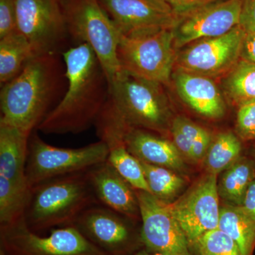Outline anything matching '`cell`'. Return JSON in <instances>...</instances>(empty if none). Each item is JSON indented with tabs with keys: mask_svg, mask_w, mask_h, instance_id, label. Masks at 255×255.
<instances>
[{
	"mask_svg": "<svg viewBox=\"0 0 255 255\" xmlns=\"http://www.w3.org/2000/svg\"><path fill=\"white\" fill-rule=\"evenodd\" d=\"M236 128L238 135L243 140H255V102L240 107Z\"/></svg>",
	"mask_w": 255,
	"mask_h": 255,
	"instance_id": "f1b7e54d",
	"label": "cell"
},
{
	"mask_svg": "<svg viewBox=\"0 0 255 255\" xmlns=\"http://www.w3.org/2000/svg\"><path fill=\"white\" fill-rule=\"evenodd\" d=\"M36 130L28 139L26 173L30 189L53 178L88 170L108 158V147L102 140L79 148H63L46 143Z\"/></svg>",
	"mask_w": 255,
	"mask_h": 255,
	"instance_id": "ba28073f",
	"label": "cell"
},
{
	"mask_svg": "<svg viewBox=\"0 0 255 255\" xmlns=\"http://www.w3.org/2000/svg\"><path fill=\"white\" fill-rule=\"evenodd\" d=\"M100 204L87 170L45 181L31 188L23 219L38 233L55 227L74 226L90 206Z\"/></svg>",
	"mask_w": 255,
	"mask_h": 255,
	"instance_id": "3957f363",
	"label": "cell"
},
{
	"mask_svg": "<svg viewBox=\"0 0 255 255\" xmlns=\"http://www.w3.org/2000/svg\"><path fill=\"white\" fill-rule=\"evenodd\" d=\"M68 87L59 103L37 128L46 134H78L95 125L110 96V82L87 43L63 53Z\"/></svg>",
	"mask_w": 255,
	"mask_h": 255,
	"instance_id": "6da1fadb",
	"label": "cell"
},
{
	"mask_svg": "<svg viewBox=\"0 0 255 255\" xmlns=\"http://www.w3.org/2000/svg\"><path fill=\"white\" fill-rule=\"evenodd\" d=\"M133 221L100 204L85 210L74 226L107 255H134L144 245L141 230L135 231Z\"/></svg>",
	"mask_w": 255,
	"mask_h": 255,
	"instance_id": "8fae6325",
	"label": "cell"
},
{
	"mask_svg": "<svg viewBox=\"0 0 255 255\" xmlns=\"http://www.w3.org/2000/svg\"><path fill=\"white\" fill-rule=\"evenodd\" d=\"M173 121L190 140L194 162H199L204 159L212 141L209 131L184 117L179 116Z\"/></svg>",
	"mask_w": 255,
	"mask_h": 255,
	"instance_id": "83f0119b",
	"label": "cell"
},
{
	"mask_svg": "<svg viewBox=\"0 0 255 255\" xmlns=\"http://www.w3.org/2000/svg\"><path fill=\"white\" fill-rule=\"evenodd\" d=\"M134 255H164L159 254V253H150V252L145 251V250H142V251L137 252V253H135V254Z\"/></svg>",
	"mask_w": 255,
	"mask_h": 255,
	"instance_id": "d590c367",
	"label": "cell"
},
{
	"mask_svg": "<svg viewBox=\"0 0 255 255\" xmlns=\"http://www.w3.org/2000/svg\"><path fill=\"white\" fill-rule=\"evenodd\" d=\"M223 94L235 105L255 102V64L241 59L223 77Z\"/></svg>",
	"mask_w": 255,
	"mask_h": 255,
	"instance_id": "cb8c5ba5",
	"label": "cell"
},
{
	"mask_svg": "<svg viewBox=\"0 0 255 255\" xmlns=\"http://www.w3.org/2000/svg\"><path fill=\"white\" fill-rule=\"evenodd\" d=\"M240 26L247 32L255 31V0H243Z\"/></svg>",
	"mask_w": 255,
	"mask_h": 255,
	"instance_id": "d6a6232c",
	"label": "cell"
},
{
	"mask_svg": "<svg viewBox=\"0 0 255 255\" xmlns=\"http://www.w3.org/2000/svg\"><path fill=\"white\" fill-rule=\"evenodd\" d=\"M87 174L100 204L130 219H140L136 189L108 161L89 169Z\"/></svg>",
	"mask_w": 255,
	"mask_h": 255,
	"instance_id": "ac0fdd59",
	"label": "cell"
},
{
	"mask_svg": "<svg viewBox=\"0 0 255 255\" xmlns=\"http://www.w3.org/2000/svg\"><path fill=\"white\" fill-rule=\"evenodd\" d=\"M254 32H255V31Z\"/></svg>",
	"mask_w": 255,
	"mask_h": 255,
	"instance_id": "74e56055",
	"label": "cell"
},
{
	"mask_svg": "<svg viewBox=\"0 0 255 255\" xmlns=\"http://www.w3.org/2000/svg\"><path fill=\"white\" fill-rule=\"evenodd\" d=\"M255 178V159L241 156L223 172L218 182L220 199L228 205L241 206L246 191Z\"/></svg>",
	"mask_w": 255,
	"mask_h": 255,
	"instance_id": "44dd1931",
	"label": "cell"
},
{
	"mask_svg": "<svg viewBox=\"0 0 255 255\" xmlns=\"http://www.w3.org/2000/svg\"><path fill=\"white\" fill-rule=\"evenodd\" d=\"M241 140L232 132L220 133L212 140L205 157L206 173L218 174L224 172L241 157Z\"/></svg>",
	"mask_w": 255,
	"mask_h": 255,
	"instance_id": "d4e9b609",
	"label": "cell"
},
{
	"mask_svg": "<svg viewBox=\"0 0 255 255\" xmlns=\"http://www.w3.org/2000/svg\"><path fill=\"white\" fill-rule=\"evenodd\" d=\"M70 41L87 43L100 60L110 85L122 73L118 58L121 33L100 0H63Z\"/></svg>",
	"mask_w": 255,
	"mask_h": 255,
	"instance_id": "5b68a950",
	"label": "cell"
},
{
	"mask_svg": "<svg viewBox=\"0 0 255 255\" xmlns=\"http://www.w3.org/2000/svg\"><path fill=\"white\" fill-rule=\"evenodd\" d=\"M246 35L238 25L222 36L193 42L177 50L174 68L213 80L223 78L241 60Z\"/></svg>",
	"mask_w": 255,
	"mask_h": 255,
	"instance_id": "7c38bea8",
	"label": "cell"
},
{
	"mask_svg": "<svg viewBox=\"0 0 255 255\" xmlns=\"http://www.w3.org/2000/svg\"><path fill=\"white\" fill-rule=\"evenodd\" d=\"M121 34L172 28L178 15L162 0H100Z\"/></svg>",
	"mask_w": 255,
	"mask_h": 255,
	"instance_id": "2e32d148",
	"label": "cell"
},
{
	"mask_svg": "<svg viewBox=\"0 0 255 255\" xmlns=\"http://www.w3.org/2000/svg\"><path fill=\"white\" fill-rule=\"evenodd\" d=\"M241 207L255 219V178L246 191Z\"/></svg>",
	"mask_w": 255,
	"mask_h": 255,
	"instance_id": "e575fe53",
	"label": "cell"
},
{
	"mask_svg": "<svg viewBox=\"0 0 255 255\" xmlns=\"http://www.w3.org/2000/svg\"><path fill=\"white\" fill-rule=\"evenodd\" d=\"M219 228L233 238L243 255H253L255 248V219L241 206L220 207Z\"/></svg>",
	"mask_w": 255,
	"mask_h": 255,
	"instance_id": "603a6c76",
	"label": "cell"
},
{
	"mask_svg": "<svg viewBox=\"0 0 255 255\" xmlns=\"http://www.w3.org/2000/svg\"><path fill=\"white\" fill-rule=\"evenodd\" d=\"M136 194L145 251L164 255H191L187 236L168 203L147 191L136 189Z\"/></svg>",
	"mask_w": 255,
	"mask_h": 255,
	"instance_id": "4fadbf2b",
	"label": "cell"
},
{
	"mask_svg": "<svg viewBox=\"0 0 255 255\" xmlns=\"http://www.w3.org/2000/svg\"><path fill=\"white\" fill-rule=\"evenodd\" d=\"M34 57L29 42L18 31L0 38L1 86L17 76Z\"/></svg>",
	"mask_w": 255,
	"mask_h": 255,
	"instance_id": "7402d4cb",
	"label": "cell"
},
{
	"mask_svg": "<svg viewBox=\"0 0 255 255\" xmlns=\"http://www.w3.org/2000/svg\"><path fill=\"white\" fill-rule=\"evenodd\" d=\"M168 204L191 247L204 233L219 228L217 175L206 173L179 199Z\"/></svg>",
	"mask_w": 255,
	"mask_h": 255,
	"instance_id": "5bb4252c",
	"label": "cell"
},
{
	"mask_svg": "<svg viewBox=\"0 0 255 255\" xmlns=\"http://www.w3.org/2000/svg\"><path fill=\"white\" fill-rule=\"evenodd\" d=\"M95 126L99 138L108 147L107 161L132 187L150 193L140 161L129 152L124 141L122 122L108 105L104 107Z\"/></svg>",
	"mask_w": 255,
	"mask_h": 255,
	"instance_id": "e0dca14e",
	"label": "cell"
},
{
	"mask_svg": "<svg viewBox=\"0 0 255 255\" xmlns=\"http://www.w3.org/2000/svg\"><path fill=\"white\" fill-rule=\"evenodd\" d=\"M121 122L128 150L137 159L172 170L184 168L182 155L173 142L150 130L128 127L122 119Z\"/></svg>",
	"mask_w": 255,
	"mask_h": 255,
	"instance_id": "ffe728a7",
	"label": "cell"
},
{
	"mask_svg": "<svg viewBox=\"0 0 255 255\" xmlns=\"http://www.w3.org/2000/svg\"><path fill=\"white\" fill-rule=\"evenodd\" d=\"M191 247L199 255H243L236 242L219 228L204 233Z\"/></svg>",
	"mask_w": 255,
	"mask_h": 255,
	"instance_id": "4316f807",
	"label": "cell"
},
{
	"mask_svg": "<svg viewBox=\"0 0 255 255\" xmlns=\"http://www.w3.org/2000/svg\"><path fill=\"white\" fill-rule=\"evenodd\" d=\"M0 92V123L31 134L63 98L68 87L63 54L32 58Z\"/></svg>",
	"mask_w": 255,
	"mask_h": 255,
	"instance_id": "7a4b0ae2",
	"label": "cell"
},
{
	"mask_svg": "<svg viewBox=\"0 0 255 255\" xmlns=\"http://www.w3.org/2000/svg\"><path fill=\"white\" fill-rule=\"evenodd\" d=\"M241 59L255 64V32H247L243 41Z\"/></svg>",
	"mask_w": 255,
	"mask_h": 255,
	"instance_id": "836d02e7",
	"label": "cell"
},
{
	"mask_svg": "<svg viewBox=\"0 0 255 255\" xmlns=\"http://www.w3.org/2000/svg\"><path fill=\"white\" fill-rule=\"evenodd\" d=\"M170 132L173 138V143L181 155L194 162L193 147L190 140L173 120L171 124Z\"/></svg>",
	"mask_w": 255,
	"mask_h": 255,
	"instance_id": "4dcf8cb0",
	"label": "cell"
},
{
	"mask_svg": "<svg viewBox=\"0 0 255 255\" xmlns=\"http://www.w3.org/2000/svg\"><path fill=\"white\" fill-rule=\"evenodd\" d=\"M243 0H221L178 15L173 28L175 49L203 38L222 36L240 25Z\"/></svg>",
	"mask_w": 255,
	"mask_h": 255,
	"instance_id": "9a60e30c",
	"label": "cell"
},
{
	"mask_svg": "<svg viewBox=\"0 0 255 255\" xmlns=\"http://www.w3.org/2000/svg\"><path fill=\"white\" fill-rule=\"evenodd\" d=\"M139 161L150 194L165 202H172L184 187V179L174 173L172 169Z\"/></svg>",
	"mask_w": 255,
	"mask_h": 255,
	"instance_id": "484cf974",
	"label": "cell"
},
{
	"mask_svg": "<svg viewBox=\"0 0 255 255\" xmlns=\"http://www.w3.org/2000/svg\"><path fill=\"white\" fill-rule=\"evenodd\" d=\"M172 79L178 96L196 113L212 119L225 115L224 95L213 79L177 68H174Z\"/></svg>",
	"mask_w": 255,
	"mask_h": 255,
	"instance_id": "d6986e66",
	"label": "cell"
},
{
	"mask_svg": "<svg viewBox=\"0 0 255 255\" xmlns=\"http://www.w3.org/2000/svg\"><path fill=\"white\" fill-rule=\"evenodd\" d=\"M162 85L122 71L110 85L107 105L128 127L163 132L172 122Z\"/></svg>",
	"mask_w": 255,
	"mask_h": 255,
	"instance_id": "277c9868",
	"label": "cell"
},
{
	"mask_svg": "<svg viewBox=\"0 0 255 255\" xmlns=\"http://www.w3.org/2000/svg\"><path fill=\"white\" fill-rule=\"evenodd\" d=\"M0 255H107L74 226L53 229L49 236L31 231L23 217L0 226Z\"/></svg>",
	"mask_w": 255,
	"mask_h": 255,
	"instance_id": "9c48e42d",
	"label": "cell"
},
{
	"mask_svg": "<svg viewBox=\"0 0 255 255\" xmlns=\"http://www.w3.org/2000/svg\"><path fill=\"white\" fill-rule=\"evenodd\" d=\"M252 157L255 160V145L253 146V149L251 150Z\"/></svg>",
	"mask_w": 255,
	"mask_h": 255,
	"instance_id": "8d00e7d4",
	"label": "cell"
},
{
	"mask_svg": "<svg viewBox=\"0 0 255 255\" xmlns=\"http://www.w3.org/2000/svg\"><path fill=\"white\" fill-rule=\"evenodd\" d=\"M16 0H0V38L16 31Z\"/></svg>",
	"mask_w": 255,
	"mask_h": 255,
	"instance_id": "f546056e",
	"label": "cell"
},
{
	"mask_svg": "<svg viewBox=\"0 0 255 255\" xmlns=\"http://www.w3.org/2000/svg\"><path fill=\"white\" fill-rule=\"evenodd\" d=\"M176 55L172 28L121 34L119 38L117 58L121 70L137 78L166 85L172 79Z\"/></svg>",
	"mask_w": 255,
	"mask_h": 255,
	"instance_id": "52a82bcc",
	"label": "cell"
},
{
	"mask_svg": "<svg viewBox=\"0 0 255 255\" xmlns=\"http://www.w3.org/2000/svg\"></svg>",
	"mask_w": 255,
	"mask_h": 255,
	"instance_id": "f35d334b",
	"label": "cell"
},
{
	"mask_svg": "<svg viewBox=\"0 0 255 255\" xmlns=\"http://www.w3.org/2000/svg\"><path fill=\"white\" fill-rule=\"evenodd\" d=\"M168 4L176 14H184L204 5L221 1V0H162Z\"/></svg>",
	"mask_w": 255,
	"mask_h": 255,
	"instance_id": "1f68e13d",
	"label": "cell"
},
{
	"mask_svg": "<svg viewBox=\"0 0 255 255\" xmlns=\"http://www.w3.org/2000/svg\"><path fill=\"white\" fill-rule=\"evenodd\" d=\"M31 134L0 123V226L23 217L30 194L26 173Z\"/></svg>",
	"mask_w": 255,
	"mask_h": 255,
	"instance_id": "8992f818",
	"label": "cell"
},
{
	"mask_svg": "<svg viewBox=\"0 0 255 255\" xmlns=\"http://www.w3.org/2000/svg\"><path fill=\"white\" fill-rule=\"evenodd\" d=\"M16 23L36 56L66 50L70 39L63 0H16Z\"/></svg>",
	"mask_w": 255,
	"mask_h": 255,
	"instance_id": "30bf717a",
	"label": "cell"
}]
</instances>
